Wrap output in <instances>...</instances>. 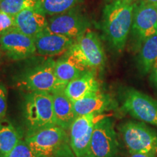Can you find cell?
Here are the masks:
<instances>
[{
    "mask_svg": "<svg viewBox=\"0 0 157 157\" xmlns=\"http://www.w3.org/2000/svg\"><path fill=\"white\" fill-rule=\"evenodd\" d=\"M135 5L133 2L113 1L103 13V29L115 50L121 51L126 44L132 25Z\"/></svg>",
    "mask_w": 157,
    "mask_h": 157,
    "instance_id": "obj_1",
    "label": "cell"
},
{
    "mask_svg": "<svg viewBox=\"0 0 157 157\" xmlns=\"http://www.w3.org/2000/svg\"><path fill=\"white\" fill-rule=\"evenodd\" d=\"M23 113L26 129L25 137L42 129L57 126L51 93L41 92L27 93L23 102Z\"/></svg>",
    "mask_w": 157,
    "mask_h": 157,
    "instance_id": "obj_2",
    "label": "cell"
},
{
    "mask_svg": "<svg viewBox=\"0 0 157 157\" xmlns=\"http://www.w3.org/2000/svg\"><path fill=\"white\" fill-rule=\"evenodd\" d=\"M55 64L56 61L50 59L28 68L21 76L17 84L28 93L41 92L52 94L63 90L66 86L56 77Z\"/></svg>",
    "mask_w": 157,
    "mask_h": 157,
    "instance_id": "obj_3",
    "label": "cell"
},
{
    "mask_svg": "<svg viewBox=\"0 0 157 157\" xmlns=\"http://www.w3.org/2000/svg\"><path fill=\"white\" fill-rule=\"evenodd\" d=\"M119 129L129 154H152L157 156V132L146 124L128 121Z\"/></svg>",
    "mask_w": 157,
    "mask_h": 157,
    "instance_id": "obj_4",
    "label": "cell"
},
{
    "mask_svg": "<svg viewBox=\"0 0 157 157\" xmlns=\"http://www.w3.org/2000/svg\"><path fill=\"white\" fill-rule=\"evenodd\" d=\"M67 54L77 59L88 70L101 68L105 63V56L98 35L87 29L74 40Z\"/></svg>",
    "mask_w": 157,
    "mask_h": 157,
    "instance_id": "obj_5",
    "label": "cell"
},
{
    "mask_svg": "<svg viewBox=\"0 0 157 157\" xmlns=\"http://www.w3.org/2000/svg\"><path fill=\"white\" fill-rule=\"evenodd\" d=\"M25 142L41 157H56L70 144L68 131L58 126L42 129L25 137Z\"/></svg>",
    "mask_w": 157,
    "mask_h": 157,
    "instance_id": "obj_6",
    "label": "cell"
},
{
    "mask_svg": "<svg viewBox=\"0 0 157 157\" xmlns=\"http://www.w3.org/2000/svg\"><path fill=\"white\" fill-rule=\"evenodd\" d=\"M105 113H90L75 119L69 129V141L76 157H93L91 138L96 123L109 117Z\"/></svg>",
    "mask_w": 157,
    "mask_h": 157,
    "instance_id": "obj_7",
    "label": "cell"
},
{
    "mask_svg": "<svg viewBox=\"0 0 157 157\" xmlns=\"http://www.w3.org/2000/svg\"><path fill=\"white\" fill-rule=\"evenodd\" d=\"M91 151L93 157H119L120 144L113 120L109 116L95 125L91 138Z\"/></svg>",
    "mask_w": 157,
    "mask_h": 157,
    "instance_id": "obj_8",
    "label": "cell"
},
{
    "mask_svg": "<svg viewBox=\"0 0 157 157\" xmlns=\"http://www.w3.org/2000/svg\"><path fill=\"white\" fill-rule=\"evenodd\" d=\"M123 109L133 118L157 127V101L135 89L125 93Z\"/></svg>",
    "mask_w": 157,
    "mask_h": 157,
    "instance_id": "obj_9",
    "label": "cell"
},
{
    "mask_svg": "<svg viewBox=\"0 0 157 157\" xmlns=\"http://www.w3.org/2000/svg\"><path fill=\"white\" fill-rule=\"evenodd\" d=\"M48 29L51 32L62 35L74 40L87 30L86 17L75 9L51 16L48 20Z\"/></svg>",
    "mask_w": 157,
    "mask_h": 157,
    "instance_id": "obj_10",
    "label": "cell"
},
{
    "mask_svg": "<svg viewBox=\"0 0 157 157\" xmlns=\"http://www.w3.org/2000/svg\"><path fill=\"white\" fill-rule=\"evenodd\" d=\"M0 48L14 60L26 59L36 52L34 38L24 34L17 29L0 36Z\"/></svg>",
    "mask_w": 157,
    "mask_h": 157,
    "instance_id": "obj_11",
    "label": "cell"
},
{
    "mask_svg": "<svg viewBox=\"0 0 157 157\" xmlns=\"http://www.w3.org/2000/svg\"><path fill=\"white\" fill-rule=\"evenodd\" d=\"M132 29L143 39L157 34V5L142 1L135 6Z\"/></svg>",
    "mask_w": 157,
    "mask_h": 157,
    "instance_id": "obj_12",
    "label": "cell"
},
{
    "mask_svg": "<svg viewBox=\"0 0 157 157\" xmlns=\"http://www.w3.org/2000/svg\"><path fill=\"white\" fill-rule=\"evenodd\" d=\"M36 52L43 56H54L69 50L74 39L51 32L48 29L34 38Z\"/></svg>",
    "mask_w": 157,
    "mask_h": 157,
    "instance_id": "obj_13",
    "label": "cell"
},
{
    "mask_svg": "<svg viewBox=\"0 0 157 157\" xmlns=\"http://www.w3.org/2000/svg\"><path fill=\"white\" fill-rule=\"evenodd\" d=\"M115 107V102L112 98L101 91L92 93L74 102L76 118L90 113H104L105 111L112 110Z\"/></svg>",
    "mask_w": 157,
    "mask_h": 157,
    "instance_id": "obj_14",
    "label": "cell"
},
{
    "mask_svg": "<svg viewBox=\"0 0 157 157\" xmlns=\"http://www.w3.org/2000/svg\"><path fill=\"white\" fill-rule=\"evenodd\" d=\"M14 17L17 30L33 38L48 28L46 15L37 9L25 10Z\"/></svg>",
    "mask_w": 157,
    "mask_h": 157,
    "instance_id": "obj_15",
    "label": "cell"
},
{
    "mask_svg": "<svg viewBox=\"0 0 157 157\" xmlns=\"http://www.w3.org/2000/svg\"><path fill=\"white\" fill-rule=\"evenodd\" d=\"M100 91L99 82L93 71L88 70L70 82L63 92L72 102H76L90 94Z\"/></svg>",
    "mask_w": 157,
    "mask_h": 157,
    "instance_id": "obj_16",
    "label": "cell"
},
{
    "mask_svg": "<svg viewBox=\"0 0 157 157\" xmlns=\"http://www.w3.org/2000/svg\"><path fill=\"white\" fill-rule=\"evenodd\" d=\"M53 111L57 126L65 130H69L76 116L74 108V103L68 98L63 90L52 93Z\"/></svg>",
    "mask_w": 157,
    "mask_h": 157,
    "instance_id": "obj_17",
    "label": "cell"
},
{
    "mask_svg": "<svg viewBox=\"0 0 157 157\" xmlns=\"http://www.w3.org/2000/svg\"><path fill=\"white\" fill-rule=\"evenodd\" d=\"M88 69L74 57L66 54L61 59L56 61L55 74L60 83L66 86Z\"/></svg>",
    "mask_w": 157,
    "mask_h": 157,
    "instance_id": "obj_18",
    "label": "cell"
},
{
    "mask_svg": "<svg viewBox=\"0 0 157 157\" xmlns=\"http://www.w3.org/2000/svg\"><path fill=\"white\" fill-rule=\"evenodd\" d=\"M22 140L21 133L5 118L0 121V157H6Z\"/></svg>",
    "mask_w": 157,
    "mask_h": 157,
    "instance_id": "obj_19",
    "label": "cell"
},
{
    "mask_svg": "<svg viewBox=\"0 0 157 157\" xmlns=\"http://www.w3.org/2000/svg\"><path fill=\"white\" fill-rule=\"evenodd\" d=\"M81 2L82 0H38L36 9L51 17L74 9Z\"/></svg>",
    "mask_w": 157,
    "mask_h": 157,
    "instance_id": "obj_20",
    "label": "cell"
},
{
    "mask_svg": "<svg viewBox=\"0 0 157 157\" xmlns=\"http://www.w3.org/2000/svg\"><path fill=\"white\" fill-rule=\"evenodd\" d=\"M157 61V34L145 39L141 48L139 62L143 73H148Z\"/></svg>",
    "mask_w": 157,
    "mask_h": 157,
    "instance_id": "obj_21",
    "label": "cell"
},
{
    "mask_svg": "<svg viewBox=\"0 0 157 157\" xmlns=\"http://www.w3.org/2000/svg\"><path fill=\"white\" fill-rule=\"evenodd\" d=\"M38 0H1L0 11L15 16L27 9H36Z\"/></svg>",
    "mask_w": 157,
    "mask_h": 157,
    "instance_id": "obj_22",
    "label": "cell"
},
{
    "mask_svg": "<svg viewBox=\"0 0 157 157\" xmlns=\"http://www.w3.org/2000/svg\"><path fill=\"white\" fill-rule=\"evenodd\" d=\"M6 157H41L33 151L25 140H21Z\"/></svg>",
    "mask_w": 157,
    "mask_h": 157,
    "instance_id": "obj_23",
    "label": "cell"
},
{
    "mask_svg": "<svg viewBox=\"0 0 157 157\" xmlns=\"http://www.w3.org/2000/svg\"><path fill=\"white\" fill-rule=\"evenodd\" d=\"M15 29V17L0 11V36Z\"/></svg>",
    "mask_w": 157,
    "mask_h": 157,
    "instance_id": "obj_24",
    "label": "cell"
},
{
    "mask_svg": "<svg viewBox=\"0 0 157 157\" xmlns=\"http://www.w3.org/2000/svg\"><path fill=\"white\" fill-rule=\"evenodd\" d=\"M7 109V90L0 84V121L5 119Z\"/></svg>",
    "mask_w": 157,
    "mask_h": 157,
    "instance_id": "obj_25",
    "label": "cell"
},
{
    "mask_svg": "<svg viewBox=\"0 0 157 157\" xmlns=\"http://www.w3.org/2000/svg\"><path fill=\"white\" fill-rule=\"evenodd\" d=\"M151 70H152L153 78H154V81L157 85V61L154 63Z\"/></svg>",
    "mask_w": 157,
    "mask_h": 157,
    "instance_id": "obj_26",
    "label": "cell"
},
{
    "mask_svg": "<svg viewBox=\"0 0 157 157\" xmlns=\"http://www.w3.org/2000/svg\"><path fill=\"white\" fill-rule=\"evenodd\" d=\"M129 157H156V156L152 154H132Z\"/></svg>",
    "mask_w": 157,
    "mask_h": 157,
    "instance_id": "obj_27",
    "label": "cell"
},
{
    "mask_svg": "<svg viewBox=\"0 0 157 157\" xmlns=\"http://www.w3.org/2000/svg\"><path fill=\"white\" fill-rule=\"evenodd\" d=\"M146 2L150 3V4H153V5H157V0H143Z\"/></svg>",
    "mask_w": 157,
    "mask_h": 157,
    "instance_id": "obj_28",
    "label": "cell"
},
{
    "mask_svg": "<svg viewBox=\"0 0 157 157\" xmlns=\"http://www.w3.org/2000/svg\"><path fill=\"white\" fill-rule=\"evenodd\" d=\"M113 1H123V2H133L134 0H113Z\"/></svg>",
    "mask_w": 157,
    "mask_h": 157,
    "instance_id": "obj_29",
    "label": "cell"
},
{
    "mask_svg": "<svg viewBox=\"0 0 157 157\" xmlns=\"http://www.w3.org/2000/svg\"><path fill=\"white\" fill-rule=\"evenodd\" d=\"M0 2H1V0H0Z\"/></svg>",
    "mask_w": 157,
    "mask_h": 157,
    "instance_id": "obj_30",
    "label": "cell"
}]
</instances>
